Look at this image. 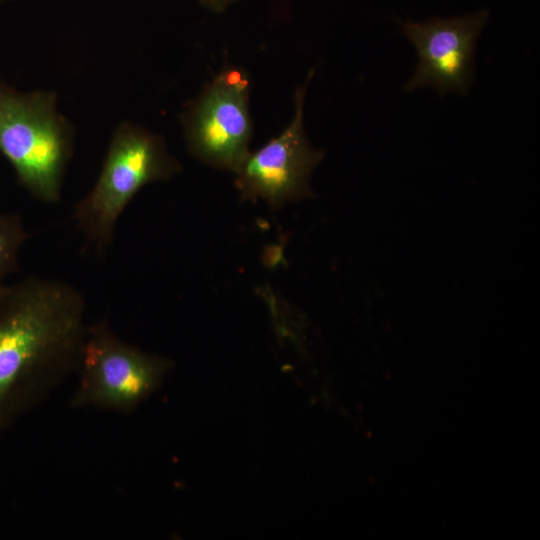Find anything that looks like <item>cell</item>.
<instances>
[{"label": "cell", "instance_id": "30bf717a", "mask_svg": "<svg viewBox=\"0 0 540 540\" xmlns=\"http://www.w3.org/2000/svg\"><path fill=\"white\" fill-rule=\"evenodd\" d=\"M5 1H11V0H0V2H5Z\"/></svg>", "mask_w": 540, "mask_h": 540}, {"label": "cell", "instance_id": "6da1fadb", "mask_svg": "<svg viewBox=\"0 0 540 540\" xmlns=\"http://www.w3.org/2000/svg\"><path fill=\"white\" fill-rule=\"evenodd\" d=\"M88 325L85 298L66 281L0 285V431L76 372Z\"/></svg>", "mask_w": 540, "mask_h": 540}, {"label": "cell", "instance_id": "52a82bcc", "mask_svg": "<svg viewBox=\"0 0 540 540\" xmlns=\"http://www.w3.org/2000/svg\"><path fill=\"white\" fill-rule=\"evenodd\" d=\"M313 71L294 96L290 123L255 152H249L236 174V186L246 199L279 207L310 194L309 177L322 158L311 147L304 130V99Z\"/></svg>", "mask_w": 540, "mask_h": 540}, {"label": "cell", "instance_id": "ba28073f", "mask_svg": "<svg viewBox=\"0 0 540 540\" xmlns=\"http://www.w3.org/2000/svg\"><path fill=\"white\" fill-rule=\"evenodd\" d=\"M27 238L18 214L0 213V285L16 271L19 254Z\"/></svg>", "mask_w": 540, "mask_h": 540}, {"label": "cell", "instance_id": "3957f363", "mask_svg": "<svg viewBox=\"0 0 540 540\" xmlns=\"http://www.w3.org/2000/svg\"><path fill=\"white\" fill-rule=\"evenodd\" d=\"M180 171L164 139L129 121L112 136L93 188L73 211L78 230L98 253L114 240L117 222L135 195L146 185L171 179Z\"/></svg>", "mask_w": 540, "mask_h": 540}, {"label": "cell", "instance_id": "8992f818", "mask_svg": "<svg viewBox=\"0 0 540 540\" xmlns=\"http://www.w3.org/2000/svg\"><path fill=\"white\" fill-rule=\"evenodd\" d=\"M489 11L425 21L399 20L403 34L415 46L418 63L406 91L431 87L442 97L466 94L474 80L477 39Z\"/></svg>", "mask_w": 540, "mask_h": 540}, {"label": "cell", "instance_id": "7a4b0ae2", "mask_svg": "<svg viewBox=\"0 0 540 540\" xmlns=\"http://www.w3.org/2000/svg\"><path fill=\"white\" fill-rule=\"evenodd\" d=\"M74 142V128L58 112L55 92L23 93L0 84V153L35 199L48 204L61 199Z\"/></svg>", "mask_w": 540, "mask_h": 540}, {"label": "cell", "instance_id": "277c9868", "mask_svg": "<svg viewBox=\"0 0 540 540\" xmlns=\"http://www.w3.org/2000/svg\"><path fill=\"white\" fill-rule=\"evenodd\" d=\"M172 361L124 341L104 318L88 325L71 397L75 409L134 411L160 386Z\"/></svg>", "mask_w": 540, "mask_h": 540}, {"label": "cell", "instance_id": "5b68a950", "mask_svg": "<svg viewBox=\"0 0 540 540\" xmlns=\"http://www.w3.org/2000/svg\"><path fill=\"white\" fill-rule=\"evenodd\" d=\"M250 82L238 68L223 69L182 115L187 147L211 166L235 173L247 155L252 136Z\"/></svg>", "mask_w": 540, "mask_h": 540}, {"label": "cell", "instance_id": "9c48e42d", "mask_svg": "<svg viewBox=\"0 0 540 540\" xmlns=\"http://www.w3.org/2000/svg\"><path fill=\"white\" fill-rule=\"evenodd\" d=\"M236 0H199L200 4L215 13L225 11Z\"/></svg>", "mask_w": 540, "mask_h": 540}]
</instances>
